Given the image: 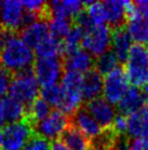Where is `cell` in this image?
<instances>
[{"instance_id":"6da1fadb","label":"cell","mask_w":148,"mask_h":150,"mask_svg":"<svg viewBox=\"0 0 148 150\" xmlns=\"http://www.w3.org/2000/svg\"><path fill=\"white\" fill-rule=\"evenodd\" d=\"M35 56L17 33L6 31L0 44V63L11 74L33 66Z\"/></svg>"},{"instance_id":"7a4b0ae2","label":"cell","mask_w":148,"mask_h":150,"mask_svg":"<svg viewBox=\"0 0 148 150\" xmlns=\"http://www.w3.org/2000/svg\"><path fill=\"white\" fill-rule=\"evenodd\" d=\"M8 93L9 98L23 104L25 108L36 100L39 88L34 75L33 66L13 74Z\"/></svg>"},{"instance_id":"3957f363","label":"cell","mask_w":148,"mask_h":150,"mask_svg":"<svg viewBox=\"0 0 148 150\" xmlns=\"http://www.w3.org/2000/svg\"><path fill=\"white\" fill-rule=\"evenodd\" d=\"M34 133V127L25 118L13 124H8L4 126L2 130V150H23L26 142L33 136Z\"/></svg>"},{"instance_id":"277c9868","label":"cell","mask_w":148,"mask_h":150,"mask_svg":"<svg viewBox=\"0 0 148 150\" xmlns=\"http://www.w3.org/2000/svg\"><path fill=\"white\" fill-rule=\"evenodd\" d=\"M63 69V62L60 57L36 58L33 64L35 78L43 88L57 84L61 78Z\"/></svg>"},{"instance_id":"5b68a950","label":"cell","mask_w":148,"mask_h":150,"mask_svg":"<svg viewBox=\"0 0 148 150\" xmlns=\"http://www.w3.org/2000/svg\"><path fill=\"white\" fill-rule=\"evenodd\" d=\"M111 45V28L107 24L94 25L87 30L82 41L83 50L91 56H100L109 50Z\"/></svg>"},{"instance_id":"8992f818","label":"cell","mask_w":148,"mask_h":150,"mask_svg":"<svg viewBox=\"0 0 148 150\" xmlns=\"http://www.w3.org/2000/svg\"><path fill=\"white\" fill-rule=\"evenodd\" d=\"M128 89V81L123 68L118 67L110 74L105 76L103 83V94L105 96L103 99L111 105L118 104Z\"/></svg>"},{"instance_id":"52a82bcc","label":"cell","mask_w":148,"mask_h":150,"mask_svg":"<svg viewBox=\"0 0 148 150\" xmlns=\"http://www.w3.org/2000/svg\"><path fill=\"white\" fill-rule=\"evenodd\" d=\"M70 124V116L59 110H54L35 126V133L46 138L47 140H58L63 130Z\"/></svg>"},{"instance_id":"ba28073f","label":"cell","mask_w":148,"mask_h":150,"mask_svg":"<svg viewBox=\"0 0 148 150\" xmlns=\"http://www.w3.org/2000/svg\"><path fill=\"white\" fill-rule=\"evenodd\" d=\"M23 13L24 8L21 1H4L0 7V25L9 32H20Z\"/></svg>"},{"instance_id":"9c48e42d","label":"cell","mask_w":148,"mask_h":150,"mask_svg":"<svg viewBox=\"0 0 148 150\" xmlns=\"http://www.w3.org/2000/svg\"><path fill=\"white\" fill-rule=\"evenodd\" d=\"M83 108L95 118V121L99 124L101 129L109 128L112 126L114 121L115 111L114 108L108 103L103 98H97L95 100L86 102L85 106Z\"/></svg>"},{"instance_id":"30bf717a","label":"cell","mask_w":148,"mask_h":150,"mask_svg":"<svg viewBox=\"0 0 148 150\" xmlns=\"http://www.w3.org/2000/svg\"><path fill=\"white\" fill-rule=\"evenodd\" d=\"M146 101L147 99L144 91H142L138 88H128L125 94L118 102L117 108H118L119 114L130 116L144 108Z\"/></svg>"},{"instance_id":"8fae6325","label":"cell","mask_w":148,"mask_h":150,"mask_svg":"<svg viewBox=\"0 0 148 150\" xmlns=\"http://www.w3.org/2000/svg\"><path fill=\"white\" fill-rule=\"evenodd\" d=\"M110 46L111 52L115 55L120 63H125L128 59V52L132 47V38L125 25L111 29Z\"/></svg>"},{"instance_id":"7c38bea8","label":"cell","mask_w":148,"mask_h":150,"mask_svg":"<svg viewBox=\"0 0 148 150\" xmlns=\"http://www.w3.org/2000/svg\"><path fill=\"white\" fill-rule=\"evenodd\" d=\"M126 30L135 44H148V17L140 13L137 8L133 16L128 19Z\"/></svg>"},{"instance_id":"4fadbf2b","label":"cell","mask_w":148,"mask_h":150,"mask_svg":"<svg viewBox=\"0 0 148 150\" xmlns=\"http://www.w3.org/2000/svg\"><path fill=\"white\" fill-rule=\"evenodd\" d=\"M71 124L82 132L89 140L97 137L101 133V127L95 121V118L87 112L85 108L81 106L76 112L71 116Z\"/></svg>"},{"instance_id":"5bb4252c","label":"cell","mask_w":148,"mask_h":150,"mask_svg":"<svg viewBox=\"0 0 148 150\" xmlns=\"http://www.w3.org/2000/svg\"><path fill=\"white\" fill-rule=\"evenodd\" d=\"M62 62H63V67L66 70L76 71L80 74H85L93 69L95 66V60L93 56L83 48H80L64 56Z\"/></svg>"},{"instance_id":"9a60e30c","label":"cell","mask_w":148,"mask_h":150,"mask_svg":"<svg viewBox=\"0 0 148 150\" xmlns=\"http://www.w3.org/2000/svg\"><path fill=\"white\" fill-rule=\"evenodd\" d=\"M103 76L95 68L85 72L83 75L82 88H81L83 100L89 102V101L99 98V96L103 92Z\"/></svg>"},{"instance_id":"2e32d148","label":"cell","mask_w":148,"mask_h":150,"mask_svg":"<svg viewBox=\"0 0 148 150\" xmlns=\"http://www.w3.org/2000/svg\"><path fill=\"white\" fill-rule=\"evenodd\" d=\"M51 18H66L72 20L76 14L84 10V1L77 0H63L47 2ZM50 18V19H51Z\"/></svg>"},{"instance_id":"e0dca14e","label":"cell","mask_w":148,"mask_h":150,"mask_svg":"<svg viewBox=\"0 0 148 150\" xmlns=\"http://www.w3.org/2000/svg\"><path fill=\"white\" fill-rule=\"evenodd\" d=\"M48 35H49L48 22L44 21V20H38V21L34 22L33 24L21 30L20 34H19L21 40L29 46V48H34V50Z\"/></svg>"},{"instance_id":"ac0fdd59","label":"cell","mask_w":148,"mask_h":150,"mask_svg":"<svg viewBox=\"0 0 148 150\" xmlns=\"http://www.w3.org/2000/svg\"><path fill=\"white\" fill-rule=\"evenodd\" d=\"M126 133L133 139H148V108L146 106L128 116Z\"/></svg>"},{"instance_id":"d6986e66","label":"cell","mask_w":148,"mask_h":150,"mask_svg":"<svg viewBox=\"0 0 148 150\" xmlns=\"http://www.w3.org/2000/svg\"><path fill=\"white\" fill-rule=\"evenodd\" d=\"M58 140L64 145L69 150H89L91 149V140L80 132L70 122Z\"/></svg>"},{"instance_id":"ffe728a7","label":"cell","mask_w":148,"mask_h":150,"mask_svg":"<svg viewBox=\"0 0 148 150\" xmlns=\"http://www.w3.org/2000/svg\"><path fill=\"white\" fill-rule=\"evenodd\" d=\"M106 22L109 23L111 29H115L126 23V9L125 1L107 0L103 2Z\"/></svg>"},{"instance_id":"44dd1931","label":"cell","mask_w":148,"mask_h":150,"mask_svg":"<svg viewBox=\"0 0 148 150\" xmlns=\"http://www.w3.org/2000/svg\"><path fill=\"white\" fill-rule=\"evenodd\" d=\"M125 68L147 70L148 69V48L146 45L134 44L128 52Z\"/></svg>"},{"instance_id":"7402d4cb","label":"cell","mask_w":148,"mask_h":150,"mask_svg":"<svg viewBox=\"0 0 148 150\" xmlns=\"http://www.w3.org/2000/svg\"><path fill=\"white\" fill-rule=\"evenodd\" d=\"M37 58H54L62 57V41L48 35L35 47Z\"/></svg>"},{"instance_id":"603a6c76","label":"cell","mask_w":148,"mask_h":150,"mask_svg":"<svg viewBox=\"0 0 148 150\" xmlns=\"http://www.w3.org/2000/svg\"><path fill=\"white\" fill-rule=\"evenodd\" d=\"M51 113L50 110V105L44 101L41 98H37L32 104L26 108V112H25V120L32 124L34 128L35 126L39 123V122L44 121L46 117ZM35 130V129H34Z\"/></svg>"},{"instance_id":"cb8c5ba5","label":"cell","mask_w":148,"mask_h":150,"mask_svg":"<svg viewBox=\"0 0 148 150\" xmlns=\"http://www.w3.org/2000/svg\"><path fill=\"white\" fill-rule=\"evenodd\" d=\"M85 31L80 26L72 24L70 32L62 40V58L66 55L81 48Z\"/></svg>"},{"instance_id":"d4e9b609","label":"cell","mask_w":148,"mask_h":150,"mask_svg":"<svg viewBox=\"0 0 148 150\" xmlns=\"http://www.w3.org/2000/svg\"><path fill=\"white\" fill-rule=\"evenodd\" d=\"M3 112L6 123L13 124L24 118L26 108L17 101L13 100L11 98H6L3 99Z\"/></svg>"},{"instance_id":"484cf974","label":"cell","mask_w":148,"mask_h":150,"mask_svg":"<svg viewBox=\"0 0 148 150\" xmlns=\"http://www.w3.org/2000/svg\"><path fill=\"white\" fill-rule=\"evenodd\" d=\"M72 28V20L66 18H51L48 22L49 34L52 38L62 41L70 32Z\"/></svg>"},{"instance_id":"4316f807","label":"cell","mask_w":148,"mask_h":150,"mask_svg":"<svg viewBox=\"0 0 148 150\" xmlns=\"http://www.w3.org/2000/svg\"><path fill=\"white\" fill-rule=\"evenodd\" d=\"M118 64L119 60L115 57V55L111 50H108L97 57V59L95 60L94 68L101 76H107L115 68H118Z\"/></svg>"},{"instance_id":"83f0119b","label":"cell","mask_w":148,"mask_h":150,"mask_svg":"<svg viewBox=\"0 0 148 150\" xmlns=\"http://www.w3.org/2000/svg\"><path fill=\"white\" fill-rule=\"evenodd\" d=\"M85 11L88 14L93 25H101L106 22V16L103 10V2L98 1H84Z\"/></svg>"},{"instance_id":"f1b7e54d","label":"cell","mask_w":148,"mask_h":150,"mask_svg":"<svg viewBox=\"0 0 148 150\" xmlns=\"http://www.w3.org/2000/svg\"><path fill=\"white\" fill-rule=\"evenodd\" d=\"M39 93H40L41 99L46 101L50 106L58 108L62 98V87L58 83L49 86V87H45L41 89Z\"/></svg>"},{"instance_id":"f546056e","label":"cell","mask_w":148,"mask_h":150,"mask_svg":"<svg viewBox=\"0 0 148 150\" xmlns=\"http://www.w3.org/2000/svg\"><path fill=\"white\" fill-rule=\"evenodd\" d=\"M83 74L76 72V71L66 70L64 75L62 76V87L71 90H77L81 91L82 88Z\"/></svg>"},{"instance_id":"4dcf8cb0","label":"cell","mask_w":148,"mask_h":150,"mask_svg":"<svg viewBox=\"0 0 148 150\" xmlns=\"http://www.w3.org/2000/svg\"><path fill=\"white\" fill-rule=\"evenodd\" d=\"M51 144L46 138L39 136L38 134L34 133L33 136L26 142L23 150H50Z\"/></svg>"},{"instance_id":"1f68e13d","label":"cell","mask_w":148,"mask_h":150,"mask_svg":"<svg viewBox=\"0 0 148 150\" xmlns=\"http://www.w3.org/2000/svg\"><path fill=\"white\" fill-rule=\"evenodd\" d=\"M11 80H12V74L1 67L0 68V99L1 96H4L8 93Z\"/></svg>"},{"instance_id":"d6a6232c","label":"cell","mask_w":148,"mask_h":150,"mask_svg":"<svg viewBox=\"0 0 148 150\" xmlns=\"http://www.w3.org/2000/svg\"><path fill=\"white\" fill-rule=\"evenodd\" d=\"M112 128L118 135H126L128 130V116L119 114L114 117V121L112 123Z\"/></svg>"},{"instance_id":"836d02e7","label":"cell","mask_w":148,"mask_h":150,"mask_svg":"<svg viewBox=\"0 0 148 150\" xmlns=\"http://www.w3.org/2000/svg\"><path fill=\"white\" fill-rule=\"evenodd\" d=\"M128 150H148V139H133V140H130Z\"/></svg>"},{"instance_id":"e575fe53","label":"cell","mask_w":148,"mask_h":150,"mask_svg":"<svg viewBox=\"0 0 148 150\" xmlns=\"http://www.w3.org/2000/svg\"><path fill=\"white\" fill-rule=\"evenodd\" d=\"M50 150H69L60 140H54L51 144V149Z\"/></svg>"},{"instance_id":"d590c367","label":"cell","mask_w":148,"mask_h":150,"mask_svg":"<svg viewBox=\"0 0 148 150\" xmlns=\"http://www.w3.org/2000/svg\"><path fill=\"white\" fill-rule=\"evenodd\" d=\"M6 124L4 121V112H3V99H0V126Z\"/></svg>"},{"instance_id":"8d00e7d4","label":"cell","mask_w":148,"mask_h":150,"mask_svg":"<svg viewBox=\"0 0 148 150\" xmlns=\"http://www.w3.org/2000/svg\"><path fill=\"white\" fill-rule=\"evenodd\" d=\"M2 144H3V134L2 129H0V150H2Z\"/></svg>"},{"instance_id":"74e56055","label":"cell","mask_w":148,"mask_h":150,"mask_svg":"<svg viewBox=\"0 0 148 150\" xmlns=\"http://www.w3.org/2000/svg\"><path fill=\"white\" fill-rule=\"evenodd\" d=\"M4 32H6V30L2 29V26L0 25V44H1V41H2V38H3V35H4Z\"/></svg>"},{"instance_id":"f35d334b","label":"cell","mask_w":148,"mask_h":150,"mask_svg":"<svg viewBox=\"0 0 148 150\" xmlns=\"http://www.w3.org/2000/svg\"><path fill=\"white\" fill-rule=\"evenodd\" d=\"M144 93L145 96H146V99H148V84L146 87H144Z\"/></svg>"},{"instance_id":"ab89813d","label":"cell","mask_w":148,"mask_h":150,"mask_svg":"<svg viewBox=\"0 0 148 150\" xmlns=\"http://www.w3.org/2000/svg\"><path fill=\"white\" fill-rule=\"evenodd\" d=\"M1 4H2V2H1V1H0V7H1Z\"/></svg>"},{"instance_id":"60d3db41","label":"cell","mask_w":148,"mask_h":150,"mask_svg":"<svg viewBox=\"0 0 148 150\" xmlns=\"http://www.w3.org/2000/svg\"><path fill=\"white\" fill-rule=\"evenodd\" d=\"M147 48H148V46H147Z\"/></svg>"}]
</instances>
